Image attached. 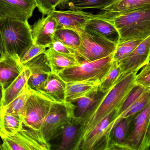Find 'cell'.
<instances>
[{
  "label": "cell",
  "mask_w": 150,
  "mask_h": 150,
  "mask_svg": "<svg viewBox=\"0 0 150 150\" xmlns=\"http://www.w3.org/2000/svg\"><path fill=\"white\" fill-rule=\"evenodd\" d=\"M0 31L6 53L21 57L33 43L28 21L0 18Z\"/></svg>",
  "instance_id": "cell-3"
},
{
  "label": "cell",
  "mask_w": 150,
  "mask_h": 150,
  "mask_svg": "<svg viewBox=\"0 0 150 150\" xmlns=\"http://www.w3.org/2000/svg\"><path fill=\"white\" fill-rule=\"evenodd\" d=\"M92 16L114 26L118 34L117 42L144 40L150 36V7L126 12H103Z\"/></svg>",
  "instance_id": "cell-1"
},
{
  "label": "cell",
  "mask_w": 150,
  "mask_h": 150,
  "mask_svg": "<svg viewBox=\"0 0 150 150\" xmlns=\"http://www.w3.org/2000/svg\"><path fill=\"white\" fill-rule=\"evenodd\" d=\"M115 0H67L63 6L69 9L82 10L88 8L102 9Z\"/></svg>",
  "instance_id": "cell-28"
},
{
  "label": "cell",
  "mask_w": 150,
  "mask_h": 150,
  "mask_svg": "<svg viewBox=\"0 0 150 150\" xmlns=\"http://www.w3.org/2000/svg\"><path fill=\"white\" fill-rule=\"evenodd\" d=\"M23 65L28 67L30 72L27 86L31 91L36 93L52 73L46 55L45 53L41 54Z\"/></svg>",
  "instance_id": "cell-13"
},
{
  "label": "cell",
  "mask_w": 150,
  "mask_h": 150,
  "mask_svg": "<svg viewBox=\"0 0 150 150\" xmlns=\"http://www.w3.org/2000/svg\"><path fill=\"white\" fill-rule=\"evenodd\" d=\"M150 103V88H147L125 111L114 121L113 127L122 118H128L138 113ZM112 127V128H113Z\"/></svg>",
  "instance_id": "cell-27"
},
{
  "label": "cell",
  "mask_w": 150,
  "mask_h": 150,
  "mask_svg": "<svg viewBox=\"0 0 150 150\" xmlns=\"http://www.w3.org/2000/svg\"><path fill=\"white\" fill-rule=\"evenodd\" d=\"M30 75V71L24 66L23 70L18 77L8 87L3 89L2 107L8 105L24 91Z\"/></svg>",
  "instance_id": "cell-22"
},
{
  "label": "cell",
  "mask_w": 150,
  "mask_h": 150,
  "mask_svg": "<svg viewBox=\"0 0 150 150\" xmlns=\"http://www.w3.org/2000/svg\"><path fill=\"white\" fill-rule=\"evenodd\" d=\"M137 73H132L116 84L108 92L94 112L84 122L79 139L78 150L82 140L105 117L116 109H119L120 112L124 103L137 86L135 79Z\"/></svg>",
  "instance_id": "cell-2"
},
{
  "label": "cell",
  "mask_w": 150,
  "mask_h": 150,
  "mask_svg": "<svg viewBox=\"0 0 150 150\" xmlns=\"http://www.w3.org/2000/svg\"><path fill=\"white\" fill-rule=\"evenodd\" d=\"M2 56V55H1V52H0V58Z\"/></svg>",
  "instance_id": "cell-40"
},
{
  "label": "cell",
  "mask_w": 150,
  "mask_h": 150,
  "mask_svg": "<svg viewBox=\"0 0 150 150\" xmlns=\"http://www.w3.org/2000/svg\"><path fill=\"white\" fill-rule=\"evenodd\" d=\"M58 28L57 21L50 14L43 16L35 23L31 29L33 43L49 48L54 40Z\"/></svg>",
  "instance_id": "cell-14"
},
{
  "label": "cell",
  "mask_w": 150,
  "mask_h": 150,
  "mask_svg": "<svg viewBox=\"0 0 150 150\" xmlns=\"http://www.w3.org/2000/svg\"><path fill=\"white\" fill-rule=\"evenodd\" d=\"M52 103L48 99L32 91L22 113L23 125L34 129L41 130Z\"/></svg>",
  "instance_id": "cell-9"
},
{
  "label": "cell",
  "mask_w": 150,
  "mask_h": 150,
  "mask_svg": "<svg viewBox=\"0 0 150 150\" xmlns=\"http://www.w3.org/2000/svg\"><path fill=\"white\" fill-rule=\"evenodd\" d=\"M23 68L24 65L18 56L7 53L0 58V85L3 89L18 77Z\"/></svg>",
  "instance_id": "cell-17"
},
{
  "label": "cell",
  "mask_w": 150,
  "mask_h": 150,
  "mask_svg": "<svg viewBox=\"0 0 150 150\" xmlns=\"http://www.w3.org/2000/svg\"><path fill=\"white\" fill-rule=\"evenodd\" d=\"M55 37L66 45L76 51L80 45L79 35L76 30L66 28H59Z\"/></svg>",
  "instance_id": "cell-30"
},
{
  "label": "cell",
  "mask_w": 150,
  "mask_h": 150,
  "mask_svg": "<svg viewBox=\"0 0 150 150\" xmlns=\"http://www.w3.org/2000/svg\"><path fill=\"white\" fill-rule=\"evenodd\" d=\"M80 38L81 44L75 51V56L86 62L104 58L113 54L117 42L99 36L75 30Z\"/></svg>",
  "instance_id": "cell-6"
},
{
  "label": "cell",
  "mask_w": 150,
  "mask_h": 150,
  "mask_svg": "<svg viewBox=\"0 0 150 150\" xmlns=\"http://www.w3.org/2000/svg\"><path fill=\"white\" fill-rule=\"evenodd\" d=\"M150 7V0H115L101 9L103 12H121Z\"/></svg>",
  "instance_id": "cell-26"
},
{
  "label": "cell",
  "mask_w": 150,
  "mask_h": 150,
  "mask_svg": "<svg viewBox=\"0 0 150 150\" xmlns=\"http://www.w3.org/2000/svg\"><path fill=\"white\" fill-rule=\"evenodd\" d=\"M23 125L22 114H9L0 111V137H11Z\"/></svg>",
  "instance_id": "cell-24"
},
{
  "label": "cell",
  "mask_w": 150,
  "mask_h": 150,
  "mask_svg": "<svg viewBox=\"0 0 150 150\" xmlns=\"http://www.w3.org/2000/svg\"><path fill=\"white\" fill-rule=\"evenodd\" d=\"M100 82L85 81L66 83L65 102L81 98L99 88Z\"/></svg>",
  "instance_id": "cell-23"
},
{
  "label": "cell",
  "mask_w": 150,
  "mask_h": 150,
  "mask_svg": "<svg viewBox=\"0 0 150 150\" xmlns=\"http://www.w3.org/2000/svg\"><path fill=\"white\" fill-rule=\"evenodd\" d=\"M113 61L112 54L99 60L85 61L79 65L65 69L58 75L65 83L85 81L101 83L108 74Z\"/></svg>",
  "instance_id": "cell-4"
},
{
  "label": "cell",
  "mask_w": 150,
  "mask_h": 150,
  "mask_svg": "<svg viewBox=\"0 0 150 150\" xmlns=\"http://www.w3.org/2000/svg\"><path fill=\"white\" fill-rule=\"evenodd\" d=\"M91 13L81 10H69L59 11L55 10L50 14L55 19L59 28H66L75 30H84L87 21L90 18Z\"/></svg>",
  "instance_id": "cell-16"
},
{
  "label": "cell",
  "mask_w": 150,
  "mask_h": 150,
  "mask_svg": "<svg viewBox=\"0 0 150 150\" xmlns=\"http://www.w3.org/2000/svg\"><path fill=\"white\" fill-rule=\"evenodd\" d=\"M2 96H3V88L0 85V110L2 107Z\"/></svg>",
  "instance_id": "cell-39"
},
{
  "label": "cell",
  "mask_w": 150,
  "mask_h": 150,
  "mask_svg": "<svg viewBox=\"0 0 150 150\" xmlns=\"http://www.w3.org/2000/svg\"><path fill=\"white\" fill-rule=\"evenodd\" d=\"M1 144H0V145H1Z\"/></svg>",
  "instance_id": "cell-41"
},
{
  "label": "cell",
  "mask_w": 150,
  "mask_h": 150,
  "mask_svg": "<svg viewBox=\"0 0 150 150\" xmlns=\"http://www.w3.org/2000/svg\"><path fill=\"white\" fill-rule=\"evenodd\" d=\"M0 150H49L51 145L44 138L41 130L23 125L21 129L11 137L1 136Z\"/></svg>",
  "instance_id": "cell-7"
},
{
  "label": "cell",
  "mask_w": 150,
  "mask_h": 150,
  "mask_svg": "<svg viewBox=\"0 0 150 150\" xmlns=\"http://www.w3.org/2000/svg\"><path fill=\"white\" fill-rule=\"evenodd\" d=\"M66 83L57 74L51 73L36 93L52 102L65 103Z\"/></svg>",
  "instance_id": "cell-18"
},
{
  "label": "cell",
  "mask_w": 150,
  "mask_h": 150,
  "mask_svg": "<svg viewBox=\"0 0 150 150\" xmlns=\"http://www.w3.org/2000/svg\"><path fill=\"white\" fill-rule=\"evenodd\" d=\"M120 110L116 109L105 117L85 138L81 143L79 150H107L108 139L111 129L110 123L119 116Z\"/></svg>",
  "instance_id": "cell-10"
},
{
  "label": "cell",
  "mask_w": 150,
  "mask_h": 150,
  "mask_svg": "<svg viewBox=\"0 0 150 150\" xmlns=\"http://www.w3.org/2000/svg\"><path fill=\"white\" fill-rule=\"evenodd\" d=\"M150 36H149L143 40L127 57L117 62L121 69V73L115 85L132 73L138 72L142 67L150 63Z\"/></svg>",
  "instance_id": "cell-11"
},
{
  "label": "cell",
  "mask_w": 150,
  "mask_h": 150,
  "mask_svg": "<svg viewBox=\"0 0 150 150\" xmlns=\"http://www.w3.org/2000/svg\"><path fill=\"white\" fill-rule=\"evenodd\" d=\"M47 48L44 45H37L33 43L32 45L21 58V62L23 64H25L32 59L44 53Z\"/></svg>",
  "instance_id": "cell-34"
},
{
  "label": "cell",
  "mask_w": 150,
  "mask_h": 150,
  "mask_svg": "<svg viewBox=\"0 0 150 150\" xmlns=\"http://www.w3.org/2000/svg\"><path fill=\"white\" fill-rule=\"evenodd\" d=\"M48 48H51L55 51L62 54L75 56V51L74 50L66 45L55 36L54 40Z\"/></svg>",
  "instance_id": "cell-37"
},
{
  "label": "cell",
  "mask_w": 150,
  "mask_h": 150,
  "mask_svg": "<svg viewBox=\"0 0 150 150\" xmlns=\"http://www.w3.org/2000/svg\"><path fill=\"white\" fill-rule=\"evenodd\" d=\"M74 108L71 102H52L41 129L43 137L47 142L50 143L61 134L64 126L74 117Z\"/></svg>",
  "instance_id": "cell-8"
},
{
  "label": "cell",
  "mask_w": 150,
  "mask_h": 150,
  "mask_svg": "<svg viewBox=\"0 0 150 150\" xmlns=\"http://www.w3.org/2000/svg\"><path fill=\"white\" fill-rule=\"evenodd\" d=\"M150 103L130 117L123 150H148L150 146Z\"/></svg>",
  "instance_id": "cell-5"
},
{
  "label": "cell",
  "mask_w": 150,
  "mask_h": 150,
  "mask_svg": "<svg viewBox=\"0 0 150 150\" xmlns=\"http://www.w3.org/2000/svg\"><path fill=\"white\" fill-rule=\"evenodd\" d=\"M83 122L73 117L62 130L59 150H78L79 139L83 127Z\"/></svg>",
  "instance_id": "cell-19"
},
{
  "label": "cell",
  "mask_w": 150,
  "mask_h": 150,
  "mask_svg": "<svg viewBox=\"0 0 150 150\" xmlns=\"http://www.w3.org/2000/svg\"><path fill=\"white\" fill-rule=\"evenodd\" d=\"M90 17L85 25V31L117 43L118 34L113 25L103 20L93 17L91 13Z\"/></svg>",
  "instance_id": "cell-21"
},
{
  "label": "cell",
  "mask_w": 150,
  "mask_h": 150,
  "mask_svg": "<svg viewBox=\"0 0 150 150\" xmlns=\"http://www.w3.org/2000/svg\"><path fill=\"white\" fill-rule=\"evenodd\" d=\"M67 0H35L36 8L43 16L48 15L56 10L57 6H63Z\"/></svg>",
  "instance_id": "cell-33"
},
{
  "label": "cell",
  "mask_w": 150,
  "mask_h": 150,
  "mask_svg": "<svg viewBox=\"0 0 150 150\" xmlns=\"http://www.w3.org/2000/svg\"><path fill=\"white\" fill-rule=\"evenodd\" d=\"M130 119V117L122 118L112 128L108 139L107 150H123Z\"/></svg>",
  "instance_id": "cell-25"
},
{
  "label": "cell",
  "mask_w": 150,
  "mask_h": 150,
  "mask_svg": "<svg viewBox=\"0 0 150 150\" xmlns=\"http://www.w3.org/2000/svg\"><path fill=\"white\" fill-rule=\"evenodd\" d=\"M147 88H145L141 86H136L132 90L127 99L124 103L121 108L119 115L125 111Z\"/></svg>",
  "instance_id": "cell-36"
},
{
  "label": "cell",
  "mask_w": 150,
  "mask_h": 150,
  "mask_svg": "<svg viewBox=\"0 0 150 150\" xmlns=\"http://www.w3.org/2000/svg\"><path fill=\"white\" fill-rule=\"evenodd\" d=\"M139 73H137L135 79L137 86H141L145 88H150V63L141 68Z\"/></svg>",
  "instance_id": "cell-35"
},
{
  "label": "cell",
  "mask_w": 150,
  "mask_h": 150,
  "mask_svg": "<svg viewBox=\"0 0 150 150\" xmlns=\"http://www.w3.org/2000/svg\"><path fill=\"white\" fill-rule=\"evenodd\" d=\"M45 54L50 64L52 73L57 75L65 69L81 64L79 58L75 55L62 54L51 48L46 50Z\"/></svg>",
  "instance_id": "cell-20"
},
{
  "label": "cell",
  "mask_w": 150,
  "mask_h": 150,
  "mask_svg": "<svg viewBox=\"0 0 150 150\" xmlns=\"http://www.w3.org/2000/svg\"><path fill=\"white\" fill-rule=\"evenodd\" d=\"M36 8L35 0H0V18L28 21Z\"/></svg>",
  "instance_id": "cell-12"
},
{
  "label": "cell",
  "mask_w": 150,
  "mask_h": 150,
  "mask_svg": "<svg viewBox=\"0 0 150 150\" xmlns=\"http://www.w3.org/2000/svg\"><path fill=\"white\" fill-rule=\"evenodd\" d=\"M143 41V39H136L117 43L115 49L112 54L113 61L118 62L123 59Z\"/></svg>",
  "instance_id": "cell-31"
},
{
  "label": "cell",
  "mask_w": 150,
  "mask_h": 150,
  "mask_svg": "<svg viewBox=\"0 0 150 150\" xmlns=\"http://www.w3.org/2000/svg\"><path fill=\"white\" fill-rule=\"evenodd\" d=\"M121 73V69L118 63L113 61L112 66L106 78L100 83L99 89L103 93H107L115 86Z\"/></svg>",
  "instance_id": "cell-32"
},
{
  "label": "cell",
  "mask_w": 150,
  "mask_h": 150,
  "mask_svg": "<svg viewBox=\"0 0 150 150\" xmlns=\"http://www.w3.org/2000/svg\"><path fill=\"white\" fill-rule=\"evenodd\" d=\"M107 93L102 92L99 88L88 95L71 102L74 106V118L84 123L94 112Z\"/></svg>",
  "instance_id": "cell-15"
},
{
  "label": "cell",
  "mask_w": 150,
  "mask_h": 150,
  "mask_svg": "<svg viewBox=\"0 0 150 150\" xmlns=\"http://www.w3.org/2000/svg\"><path fill=\"white\" fill-rule=\"evenodd\" d=\"M0 52L2 56L6 54L4 45H3V42H2V38H1V33L0 31Z\"/></svg>",
  "instance_id": "cell-38"
},
{
  "label": "cell",
  "mask_w": 150,
  "mask_h": 150,
  "mask_svg": "<svg viewBox=\"0 0 150 150\" xmlns=\"http://www.w3.org/2000/svg\"><path fill=\"white\" fill-rule=\"evenodd\" d=\"M32 94V91L26 86L24 91L13 101L5 107H1L0 111L9 114H22L24 107Z\"/></svg>",
  "instance_id": "cell-29"
}]
</instances>
